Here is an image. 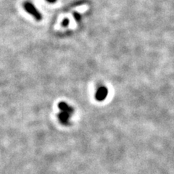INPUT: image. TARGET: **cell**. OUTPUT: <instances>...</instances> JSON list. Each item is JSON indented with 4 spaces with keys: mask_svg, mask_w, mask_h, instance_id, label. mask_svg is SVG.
<instances>
[{
    "mask_svg": "<svg viewBox=\"0 0 174 174\" xmlns=\"http://www.w3.org/2000/svg\"><path fill=\"white\" fill-rule=\"evenodd\" d=\"M47 1L49 3H54V2H57V0H47Z\"/></svg>",
    "mask_w": 174,
    "mask_h": 174,
    "instance_id": "obj_6",
    "label": "cell"
},
{
    "mask_svg": "<svg viewBox=\"0 0 174 174\" xmlns=\"http://www.w3.org/2000/svg\"><path fill=\"white\" fill-rule=\"evenodd\" d=\"M23 7H24L26 12L31 14L36 20L38 21L42 20V13L38 10L37 8L32 3H31L29 2H25L24 4H23Z\"/></svg>",
    "mask_w": 174,
    "mask_h": 174,
    "instance_id": "obj_2",
    "label": "cell"
},
{
    "mask_svg": "<svg viewBox=\"0 0 174 174\" xmlns=\"http://www.w3.org/2000/svg\"><path fill=\"white\" fill-rule=\"evenodd\" d=\"M58 107L61 109V113L59 114V121L64 124H66L71 114L73 113V109L71 107L68 106L65 102H60Z\"/></svg>",
    "mask_w": 174,
    "mask_h": 174,
    "instance_id": "obj_1",
    "label": "cell"
},
{
    "mask_svg": "<svg viewBox=\"0 0 174 174\" xmlns=\"http://www.w3.org/2000/svg\"><path fill=\"white\" fill-rule=\"evenodd\" d=\"M69 23H70V20H69L68 18H65L63 20V22H62V25L63 26V27H68L69 25Z\"/></svg>",
    "mask_w": 174,
    "mask_h": 174,
    "instance_id": "obj_4",
    "label": "cell"
},
{
    "mask_svg": "<svg viewBox=\"0 0 174 174\" xmlns=\"http://www.w3.org/2000/svg\"><path fill=\"white\" fill-rule=\"evenodd\" d=\"M108 89L104 87H99L96 94V99L99 101H103L108 96Z\"/></svg>",
    "mask_w": 174,
    "mask_h": 174,
    "instance_id": "obj_3",
    "label": "cell"
},
{
    "mask_svg": "<svg viewBox=\"0 0 174 174\" xmlns=\"http://www.w3.org/2000/svg\"><path fill=\"white\" fill-rule=\"evenodd\" d=\"M73 16H74V18L76 21H79L81 20V16L80 14L76 13V12L73 13Z\"/></svg>",
    "mask_w": 174,
    "mask_h": 174,
    "instance_id": "obj_5",
    "label": "cell"
}]
</instances>
